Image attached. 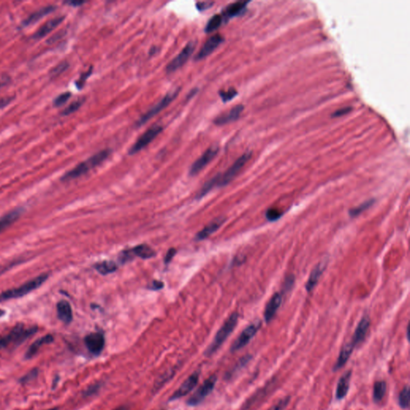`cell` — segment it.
Returning a JSON list of instances; mask_svg holds the SVG:
<instances>
[{
	"label": "cell",
	"mask_w": 410,
	"mask_h": 410,
	"mask_svg": "<svg viewBox=\"0 0 410 410\" xmlns=\"http://www.w3.org/2000/svg\"><path fill=\"white\" fill-rule=\"evenodd\" d=\"M111 154V150L110 149L99 151L97 153H95L93 156L87 159L86 161L76 165L74 169L64 175V177H62V181H72L74 179L79 178L83 175L87 174L90 171L101 165L102 163L104 162Z\"/></svg>",
	"instance_id": "6da1fadb"
},
{
	"label": "cell",
	"mask_w": 410,
	"mask_h": 410,
	"mask_svg": "<svg viewBox=\"0 0 410 410\" xmlns=\"http://www.w3.org/2000/svg\"><path fill=\"white\" fill-rule=\"evenodd\" d=\"M48 274H41L37 278L24 283L22 286L4 291L2 294H0V301L22 298L24 296L30 294L31 292L37 290L38 288H40L48 280Z\"/></svg>",
	"instance_id": "7a4b0ae2"
},
{
	"label": "cell",
	"mask_w": 410,
	"mask_h": 410,
	"mask_svg": "<svg viewBox=\"0 0 410 410\" xmlns=\"http://www.w3.org/2000/svg\"><path fill=\"white\" fill-rule=\"evenodd\" d=\"M238 318L239 315L237 313H233L232 315L228 317V319L224 322V325L221 326L219 331L216 333L214 340L212 341L210 346L208 347L206 351V354L211 356L216 351L220 349V346L224 344V341L227 340L230 334L233 332L234 329L237 325Z\"/></svg>",
	"instance_id": "3957f363"
},
{
	"label": "cell",
	"mask_w": 410,
	"mask_h": 410,
	"mask_svg": "<svg viewBox=\"0 0 410 410\" xmlns=\"http://www.w3.org/2000/svg\"><path fill=\"white\" fill-rule=\"evenodd\" d=\"M180 91H181V88H176L173 91H169L160 101L157 102L155 105L149 108L146 112L144 113L143 115L140 117V119L135 122V126L141 127L142 125L148 123L151 119H153V117L158 115L159 113L161 112L163 110H165L178 96Z\"/></svg>",
	"instance_id": "277c9868"
},
{
	"label": "cell",
	"mask_w": 410,
	"mask_h": 410,
	"mask_svg": "<svg viewBox=\"0 0 410 410\" xmlns=\"http://www.w3.org/2000/svg\"><path fill=\"white\" fill-rule=\"evenodd\" d=\"M37 327L25 328L23 325H16L8 335L0 339V350L13 345H19L22 344L27 339L37 332Z\"/></svg>",
	"instance_id": "5b68a950"
},
{
	"label": "cell",
	"mask_w": 410,
	"mask_h": 410,
	"mask_svg": "<svg viewBox=\"0 0 410 410\" xmlns=\"http://www.w3.org/2000/svg\"><path fill=\"white\" fill-rule=\"evenodd\" d=\"M164 130L161 125H153L137 139L128 151L129 155H135L147 147Z\"/></svg>",
	"instance_id": "8992f818"
},
{
	"label": "cell",
	"mask_w": 410,
	"mask_h": 410,
	"mask_svg": "<svg viewBox=\"0 0 410 410\" xmlns=\"http://www.w3.org/2000/svg\"><path fill=\"white\" fill-rule=\"evenodd\" d=\"M251 157H252V153H244L233 163V165L230 167L229 169L226 171L224 174H220V173L217 186L224 187L228 185L237 176L238 173H240V171L243 169V167L246 165V163L249 161Z\"/></svg>",
	"instance_id": "52a82bcc"
},
{
	"label": "cell",
	"mask_w": 410,
	"mask_h": 410,
	"mask_svg": "<svg viewBox=\"0 0 410 410\" xmlns=\"http://www.w3.org/2000/svg\"><path fill=\"white\" fill-rule=\"evenodd\" d=\"M195 48H196V42H188L185 48H183L182 51L173 60H171L166 66L165 70H166L167 73H173V72H177V70L182 68L183 66L185 65L189 60V58L192 56Z\"/></svg>",
	"instance_id": "ba28073f"
},
{
	"label": "cell",
	"mask_w": 410,
	"mask_h": 410,
	"mask_svg": "<svg viewBox=\"0 0 410 410\" xmlns=\"http://www.w3.org/2000/svg\"><path fill=\"white\" fill-rule=\"evenodd\" d=\"M261 326V322L260 321H256L254 323L248 325V327L243 330L240 335L237 337L236 341H234L232 346H231V352L234 353L236 351L240 350L242 348H244L246 345H248L250 341L255 337L259 329Z\"/></svg>",
	"instance_id": "9c48e42d"
},
{
	"label": "cell",
	"mask_w": 410,
	"mask_h": 410,
	"mask_svg": "<svg viewBox=\"0 0 410 410\" xmlns=\"http://www.w3.org/2000/svg\"><path fill=\"white\" fill-rule=\"evenodd\" d=\"M216 376H212L209 378L207 379L202 385L195 392L194 394L191 396L190 398L188 399L187 401V404L190 406H196L202 402L204 399L206 398L208 395L210 394L211 392L213 390L216 385Z\"/></svg>",
	"instance_id": "30bf717a"
},
{
	"label": "cell",
	"mask_w": 410,
	"mask_h": 410,
	"mask_svg": "<svg viewBox=\"0 0 410 410\" xmlns=\"http://www.w3.org/2000/svg\"><path fill=\"white\" fill-rule=\"evenodd\" d=\"M218 153V148H208V149L200 156V158L197 159V160L192 164V166H191L190 170H189V175H190L191 177H194L196 175L198 174L200 171H202L209 163L212 162V160L217 156Z\"/></svg>",
	"instance_id": "8fae6325"
},
{
	"label": "cell",
	"mask_w": 410,
	"mask_h": 410,
	"mask_svg": "<svg viewBox=\"0 0 410 410\" xmlns=\"http://www.w3.org/2000/svg\"><path fill=\"white\" fill-rule=\"evenodd\" d=\"M156 255L157 253L150 246L147 244H140L135 246L132 249L126 250L124 252H121L120 260L124 263L129 259H131L133 256H136L142 259H150L154 257Z\"/></svg>",
	"instance_id": "7c38bea8"
},
{
	"label": "cell",
	"mask_w": 410,
	"mask_h": 410,
	"mask_svg": "<svg viewBox=\"0 0 410 410\" xmlns=\"http://www.w3.org/2000/svg\"><path fill=\"white\" fill-rule=\"evenodd\" d=\"M224 40V37L220 34H216L209 38L204 43L202 48H200V52L197 53L195 58V60L198 61V60H204L208 56H210L211 54L214 52L220 44H222Z\"/></svg>",
	"instance_id": "4fadbf2b"
},
{
	"label": "cell",
	"mask_w": 410,
	"mask_h": 410,
	"mask_svg": "<svg viewBox=\"0 0 410 410\" xmlns=\"http://www.w3.org/2000/svg\"><path fill=\"white\" fill-rule=\"evenodd\" d=\"M84 342L90 353L99 355L105 345V338L101 333H93L85 337Z\"/></svg>",
	"instance_id": "5bb4252c"
},
{
	"label": "cell",
	"mask_w": 410,
	"mask_h": 410,
	"mask_svg": "<svg viewBox=\"0 0 410 410\" xmlns=\"http://www.w3.org/2000/svg\"><path fill=\"white\" fill-rule=\"evenodd\" d=\"M199 376H200V373L198 372L192 373L185 382L181 384V387L173 393V396H171L170 400H177L188 394L198 383Z\"/></svg>",
	"instance_id": "9a60e30c"
},
{
	"label": "cell",
	"mask_w": 410,
	"mask_h": 410,
	"mask_svg": "<svg viewBox=\"0 0 410 410\" xmlns=\"http://www.w3.org/2000/svg\"><path fill=\"white\" fill-rule=\"evenodd\" d=\"M243 111H244V106L239 104V105L232 107V109L230 110L228 112L224 113L223 115L216 117L213 122L217 126H223V125L227 124V123H232V122L239 119V117H240V114Z\"/></svg>",
	"instance_id": "2e32d148"
},
{
	"label": "cell",
	"mask_w": 410,
	"mask_h": 410,
	"mask_svg": "<svg viewBox=\"0 0 410 410\" xmlns=\"http://www.w3.org/2000/svg\"><path fill=\"white\" fill-rule=\"evenodd\" d=\"M369 326H370V319L369 317L365 316L357 325V329L353 334V339L351 341L355 347L365 340L367 333L369 331Z\"/></svg>",
	"instance_id": "e0dca14e"
},
{
	"label": "cell",
	"mask_w": 410,
	"mask_h": 410,
	"mask_svg": "<svg viewBox=\"0 0 410 410\" xmlns=\"http://www.w3.org/2000/svg\"><path fill=\"white\" fill-rule=\"evenodd\" d=\"M64 16H59V17H56V18L48 20L39 28V30L33 36V39L34 40H40L42 38H44V36H48L50 32L55 30L64 21Z\"/></svg>",
	"instance_id": "ac0fdd59"
},
{
	"label": "cell",
	"mask_w": 410,
	"mask_h": 410,
	"mask_svg": "<svg viewBox=\"0 0 410 410\" xmlns=\"http://www.w3.org/2000/svg\"><path fill=\"white\" fill-rule=\"evenodd\" d=\"M225 220L226 219L223 216H220V217L212 220V222L209 223L208 225L204 227V229L201 230L200 232L196 234L195 240L200 241V240H204V239L208 238V236H210L212 233L216 232L224 224Z\"/></svg>",
	"instance_id": "d6986e66"
},
{
	"label": "cell",
	"mask_w": 410,
	"mask_h": 410,
	"mask_svg": "<svg viewBox=\"0 0 410 410\" xmlns=\"http://www.w3.org/2000/svg\"><path fill=\"white\" fill-rule=\"evenodd\" d=\"M282 295L281 293H277L271 297L269 302L266 305L265 310H264V320L268 323L271 320L274 319V316L279 309L281 304H282Z\"/></svg>",
	"instance_id": "ffe728a7"
},
{
	"label": "cell",
	"mask_w": 410,
	"mask_h": 410,
	"mask_svg": "<svg viewBox=\"0 0 410 410\" xmlns=\"http://www.w3.org/2000/svg\"><path fill=\"white\" fill-rule=\"evenodd\" d=\"M351 376H352V372L348 371L338 380L337 389H336V398L337 400H342L348 394L349 386H350L349 384H350Z\"/></svg>",
	"instance_id": "44dd1931"
},
{
	"label": "cell",
	"mask_w": 410,
	"mask_h": 410,
	"mask_svg": "<svg viewBox=\"0 0 410 410\" xmlns=\"http://www.w3.org/2000/svg\"><path fill=\"white\" fill-rule=\"evenodd\" d=\"M354 348V345L352 344L351 341L350 342L347 343V344H345V345L342 347V349H341L340 353H339L337 362H336L335 365L333 367V369L334 372H337V370L341 369V368L345 365V363L348 361L349 357H351V355L353 353Z\"/></svg>",
	"instance_id": "7402d4cb"
},
{
	"label": "cell",
	"mask_w": 410,
	"mask_h": 410,
	"mask_svg": "<svg viewBox=\"0 0 410 410\" xmlns=\"http://www.w3.org/2000/svg\"><path fill=\"white\" fill-rule=\"evenodd\" d=\"M58 317L64 323L70 324L73 319L72 309L68 301H61L57 304Z\"/></svg>",
	"instance_id": "603a6c76"
},
{
	"label": "cell",
	"mask_w": 410,
	"mask_h": 410,
	"mask_svg": "<svg viewBox=\"0 0 410 410\" xmlns=\"http://www.w3.org/2000/svg\"><path fill=\"white\" fill-rule=\"evenodd\" d=\"M325 267H326V263H325V262H320V263L313 268L311 274L309 276V281H308L307 284H306V290H307L309 293H310V292L315 288V286H317V282H319L320 278H321V276L323 274Z\"/></svg>",
	"instance_id": "cb8c5ba5"
},
{
	"label": "cell",
	"mask_w": 410,
	"mask_h": 410,
	"mask_svg": "<svg viewBox=\"0 0 410 410\" xmlns=\"http://www.w3.org/2000/svg\"><path fill=\"white\" fill-rule=\"evenodd\" d=\"M54 337L51 334L44 336V337H40L35 341L30 347L25 354V358L31 359L34 357L35 355L38 353V351L40 350V348L44 345H48L50 343L53 342Z\"/></svg>",
	"instance_id": "d4e9b609"
},
{
	"label": "cell",
	"mask_w": 410,
	"mask_h": 410,
	"mask_svg": "<svg viewBox=\"0 0 410 410\" xmlns=\"http://www.w3.org/2000/svg\"><path fill=\"white\" fill-rule=\"evenodd\" d=\"M56 8L55 6H48L45 8H42L40 10L36 11L34 13H32L30 16H28L26 20L23 22V25L24 27H28L31 24H35L38 22L39 20L44 18L46 16H48L51 12H54L56 10Z\"/></svg>",
	"instance_id": "484cf974"
},
{
	"label": "cell",
	"mask_w": 410,
	"mask_h": 410,
	"mask_svg": "<svg viewBox=\"0 0 410 410\" xmlns=\"http://www.w3.org/2000/svg\"><path fill=\"white\" fill-rule=\"evenodd\" d=\"M248 4V2H236L230 4L225 8V10L223 12L222 17L225 18L226 20H228V19L233 18V17L239 16V15L241 14L242 12H244Z\"/></svg>",
	"instance_id": "4316f807"
},
{
	"label": "cell",
	"mask_w": 410,
	"mask_h": 410,
	"mask_svg": "<svg viewBox=\"0 0 410 410\" xmlns=\"http://www.w3.org/2000/svg\"><path fill=\"white\" fill-rule=\"evenodd\" d=\"M21 212L22 210L18 208L16 210L11 211L10 212H8L1 217L0 218V232H2L4 229H6L11 224H13L20 217Z\"/></svg>",
	"instance_id": "83f0119b"
},
{
	"label": "cell",
	"mask_w": 410,
	"mask_h": 410,
	"mask_svg": "<svg viewBox=\"0 0 410 410\" xmlns=\"http://www.w3.org/2000/svg\"><path fill=\"white\" fill-rule=\"evenodd\" d=\"M386 392V383L384 380L376 381L373 386V398L374 402L379 403L382 400Z\"/></svg>",
	"instance_id": "f1b7e54d"
},
{
	"label": "cell",
	"mask_w": 410,
	"mask_h": 410,
	"mask_svg": "<svg viewBox=\"0 0 410 410\" xmlns=\"http://www.w3.org/2000/svg\"><path fill=\"white\" fill-rule=\"evenodd\" d=\"M95 268L102 275H107V274H112L114 271H116L117 265L113 261L104 260V261L96 263Z\"/></svg>",
	"instance_id": "f546056e"
},
{
	"label": "cell",
	"mask_w": 410,
	"mask_h": 410,
	"mask_svg": "<svg viewBox=\"0 0 410 410\" xmlns=\"http://www.w3.org/2000/svg\"><path fill=\"white\" fill-rule=\"evenodd\" d=\"M223 20H224V19H223L221 15L217 14L212 16V17H211L210 20H208V22L207 23L206 26L204 28V32H206V33H212V32L217 30L221 26Z\"/></svg>",
	"instance_id": "4dcf8cb0"
},
{
	"label": "cell",
	"mask_w": 410,
	"mask_h": 410,
	"mask_svg": "<svg viewBox=\"0 0 410 410\" xmlns=\"http://www.w3.org/2000/svg\"><path fill=\"white\" fill-rule=\"evenodd\" d=\"M219 177H220V174L216 175L214 177H212L211 180L207 181V182L204 184V186L202 187V188L200 189L198 194H197V196H196V198H202V197H204V196H205L207 193H208V192H210V191L212 190L213 187L217 185V183H218L219 181Z\"/></svg>",
	"instance_id": "1f68e13d"
},
{
	"label": "cell",
	"mask_w": 410,
	"mask_h": 410,
	"mask_svg": "<svg viewBox=\"0 0 410 410\" xmlns=\"http://www.w3.org/2000/svg\"><path fill=\"white\" fill-rule=\"evenodd\" d=\"M410 391L408 385L404 386L398 396V404L403 409L409 408Z\"/></svg>",
	"instance_id": "d6a6232c"
},
{
	"label": "cell",
	"mask_w": 410,
	"mask_h": 410,
	"mask_svg": "<svg viewBox=\"0 0 410 410\" xmlns=\"http://www.w3.org/2000/svg\"><path fill=\"white\" fill-rule=\"evenodd\" d=\"M374 203V199L366 200V201L360 204L358 206L352 208V209L349 211V216H352V217H356V216H359V215L362 213L363 212H365L367 209H369Z\"/></svg>",
	"instance_id": "836d02e7"
},
{
	"label": "cell",
	"mask_w": 410,
	"mask_h": 410,
	"mask_svg": "<svg viewBox=\"0 0 410 410\" xmlns=\"http://www.w3.org/2000/svg\"><path fill=\"white\" fill-rule=\"evenodd\" d=\"M84 101H85V99H84V98H81V99H77V100H75V101L72 102V103H71L68 107H66L64 111L62 112V115L67 116V115H71L72 113L78 111V110L79 109V107L83 105V103H84Z\"/></svg>",
	"instance_id": "e575fe53"
},
{
	"label": "cell",
	"mask_w": 410,
	"mask_h": 410,
	"mask_svg": "<svg viewBox=\"0 0 410 410\" xmlns=\"http://www.w3.org/2000/svg\"><path fill=\"white\" fill-rule=\"evenodd\" d=\"M219 95L222 99V101L226 103V102L230 101V100H232V99L236 97V95H237V91L235 88H229L228 91L222 90V91H220Z\"/></svg>",
	"instance_id": "d590c367"
},
{
	"label": "cell",
	"mask_w": 410,
	"mask_h": 410,
	"mask_svg": "<svg viewBox=\"0 0 410 410\" xmlns=\"http://www.w3.org/2000/svg\"><path fill=\"white\" fill-rule=\"evenodd\" d=\"M69 68V64L68 62L63 61L53 68L51 71V76L52 77H56L58 75H61L63 72H65L66 70Z\"/></svg>",
	"instance_id": "8d00e7d4"
},
{
	"label": "cell",
	"mask_w": 410,
	"mask_h": 410,
	"mask_svg": "<svg viewBox=\"0 0 410 410\" xmlns=\"http://www.w3.org/2000/svg\"><path fill=\"white\" fill-rule=\"evenodd\" d=\"M71 96H72V93L70 91H66L64 93L60 94L54 100V105L56 106V107H61V106L64 105V103H67L69 100Z\"/></svg>",
	"instance_id": "74e56055"
},
{
	"label": "cell",
	"mask_w": 410,
	"mask_h": 410,
	"mask_svg": "<svg viewBox=\"0 0 410 410\" xmlns=\"http://www.w3.org/2000/svg\"><path fill=\"white\" fill-rule=\"evenodd\" d=\"M92 69H93V68L90 67L89 69L86 71L85 72L82 73L79 79H78L77 81L75 82V86H76L78 89L81 90L82 88H83V86L85 84L86 81H87V79H88L90 75L92 74Z\"/></svg>",
	"instance_id": "f35d334b"
},
{
	"label": "cell",
	"mask_w": 410,
	"mask_h": 410,
	"mask_svg": "<svg viewBox=\"0 0 410 410\" xmlns=\"http://www.w3.org/2000/svg\"><path fill=\"white\" fill-rule=\"evenodd\" d=\"M266 218L269 221H275L282 216V212L278 210L277 208H269L268 210L266 212Z\"/></svg>",
	"instance_id": "ab89813d"
},
{
	"label": "cell",
	"mask_w": 410,
	"mask_h": 410,
	"mask_svg": "<svg viewBox=\"0 0 410 410\" xmlns=\"http://www.w3.org/2000/svg\"><path fill=\"white\" fill-rule=\"evenodd\" d=\"M290 401V396H286L283 399H281L277 404L272 405L268 410H284L289 404Z\"/></svg>",
	"instance_id": "60d3db41"
},
{
	"label": "cell",
	"mask_w": 410,
	"mask_h": 410,
	"mask_svg": "<svg viewBox=\"0 0 410 410\" xmlns=\"http://www.w3.org/2000/svg\"><path fill=\"white\" fill-rule=\"evenodd\" d=\"M38 375V370L36 369H33V370L30 371V373H28V374L25 375V376H23L21 380H20V382L25 383L29 382L31 380H33V379L36 378V376Z\"/></svg>",
	"instance_id": "b9f144b4"
},
{
	"label": "cell",
	"mask_w": 410,
	"mask_h": 410,
	"mask_svg": "<svg viewBox=\"0 0 410 410\" xmlns=\"http://www.w3.org/2000/svg\"><path fill=\"white\" fill-rule=\"evenodd\" d=\"M214 2H198L196 3V7L199 12H204L212 8L214 5Z\"/></svg>",
	"instance_id": "7bdbcfd3"
},
{
	"label": "cell",
	"mask_w": 410,
	"mask_h": 410,
	"mask_svg": "<svg viewBox=\"0 0 410 410\" xmlns=\"http://www.w3.org/2000/svg\"><path fill=\"white\" fill-rule=\"evenodd\" d=\"M352 111V107H343V108H341V109H338L337 111H336L335 112L333 113L332 116L333 117H340L343 116V115H346L348 113Z\"/></svg>",
	"instance_id": "ee69618b"
},
{
	"label": "cell",
	"mask_w": 410,
	"mask_h": 410,
	"mask_svg": "<svg viewBox=\"0 0 410 410\" xmlns=\"http://www.w3.org/2000/svg\"><path fill=\"white\" fill-rule=\"evenodd\" d=\"M176 253H177V251H176L175 248H171V249H169V251H168L165 258V264H168V263H169L171 261H172V260H173V258L174 257Z\"/></svg>",
	"instance_id": "f6af8a7d"
},
{
	"label": "cell",
	"mask_w": 410,
	"mask_h": 410,
	"mask_svg": "<svg viewBox=\"0 0 410 410\" xmlns=\"http://www.w3.org/2000/svg\"><path fill=\"white\" fill-rule=\"evenodd\" d=\"M164 287V283L159 281H154L151 286L150 289L152 290H160Z\"/></svg>",
	"instance_id": "bcb514c9"
},
{
	"label": "cell",
	"mask_w": 410,
	"mask_h": 410,
	"mask_svg": "<svg viewBox=\"0 0 410 410\" xmlns=\"http://www.w3.org/2000/svg\"><path fill=\"white\" fill-rule=\"evenodd\" d=\"M12 97H4L0 99V109L3 107H6L12 101Z\"/></svg>",
	"instance_id": "7dc6e473"
},
{
	"label": "cell",
	"mask_w": 410,
	"mask_h": 410,
	"mask_svg": "<svg viewBox=\"0 0 410 410\" xmlns=\"http://www.w3.org/2000/svg\"><path fill=\"white\" fill-rule=\"evenodd\" d=\"M85 3L84 1H71V2H66V4L72 7H79L85 4Z\"/></svg>",
	"instance_id": "c3c4849f"
},
{
	"label": "cell",
	"mask_w": 410,
	"mask_h": 410,
	"mask_svg": "<svg viewBox=\"0 0 410 410\" xmlns=\"http://www.w3.org/2000/svg\"><path fill=\"white\" fill-rule=\"evenodd\" d=\"M98 386L97 385H93V386L91 387V388H88L87 391H86V395H91L95 392V390H97Z\"/></svg>",
	"instance_id": "681fc988"
},
{
	"label": "cell",
	"mask_w": 410,
	"mask_h": 410,
	"mask_svg": "<svg viewBox=\"0 0 410 410\" xmlns=\"http://www.w3.org/2000/svg\"><path fill=\"white\" fill-rule=\"evenodd\" d=\"M114 410H127V408H126L125 406H121L119 407V408H115V409Z\"/></svg>",
	"instance_id": "f907efd6"
},
{
	"label": "cell",
	"mask_w": 410,
	"mask_h": 410,
	"mask_svg": "<svg viewBox=\"0 0 410 410\" xmlns=\"http://www.w3.org/2000/svg\"><path fill=\"white\" fill-rule=\"evenodd\" d=\"M4 314H5V312H4V310H2V309H0V317H3Z\"/></svg>",
	"instance_id": "816d5d0a"
},
{
	"label": "cell",
	"mask_w": 410,
	"mask_h": 410,
	"mask_svg": "<svg viewBox=\"0 0 410 410\" xmlns=\"http://www.w3.org/2000/svg\"><path fill=\"white\" fill-rule=\"evenodd\" d=\"M48 410H58V408H50V409Z\"/></svg>",
	"instance_id": "f5cc1de1"
}]
</instances>
